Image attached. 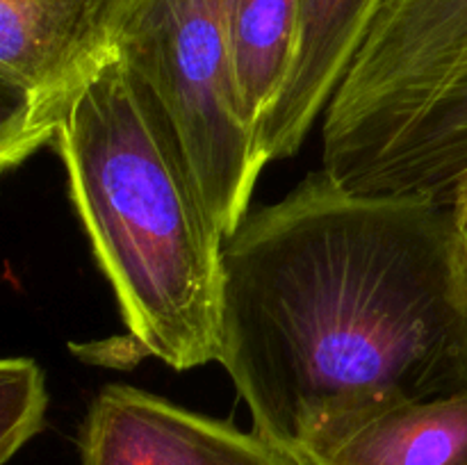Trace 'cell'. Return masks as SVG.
<instances>
[{
  "instance_id": "5",
  "label": "cell",
  "mask_w": 467,
  "mask_h": 465,
  "mask_svg": "<svg viewBox=\"0 0 467 465\" xmlns=\"http://www.w3.org/2000/svg\"><path fill=\"white\" fill-rule=\"evenodd\" d=\"M140 0H0V167L53 144L119 59Z\"/></svg>"
},
{
  "instance_id": "2",
  "label": "cell",
  "mask_w": 467,
  "mask_h": 465,
  "mask_svg": "<svg viewBox=\"0 0 467 465\" xmlns=\"http://www.w3.org/2000/svg\"><path fill=\"white\" fill-rule=\"evenodd\" d=\"M53 146L128 336L178 372L217 360L226 237L153 91L117 59Z\"/></svg>"
},
{
  "instance_id": "6",
  "label": "cell",
  "mask_w": 467,
  "mask_h": 465,
  "mask_svg": "<svg viewBox=\"0 0 467 465\" xmlns=\"http://www.w3.org/2000/svg\"><path fill=\"white\" fill-rule=\"evenodd\" d=\"M80 465H308L255 431H242L153 392L112 383L91 401Z\"/></svg>"
},
{
  "instance_id": "10",
  "label": "cell",
  "mask_w": 467,
  "mask_h": 465,
  "mask_svg": "<svg viewBox=\"0 0 467 465\" xmlns=\"http://www.w3.org/2000/svg\"><path fill=\"white\" fill-rule=\"evenodd\" d=\"M48 410L44 369L36 360L12 356L0 363V463H9L36 433Z\"/></svg>"
},
{
  "instance_id": "11",
  "label": "cell",
  "mask_w": 467,
  "mask_h": 465,
  "mask_svg": "<svg viewBox=\"0 0 467 465\" xmlns=\"http://www.w3.org/2000/svg\"><path fill=\"white\" fill-rule=\"evenodd\" d=\"M451 219H454V237H456V253H459L461 269L467 281V150L463 164H461L459 185H456L454 199H451Z\"/></svg>"
},
{
  "instance_id": "8",
  "label": "cell",
  "mask_w": 467,
  "mask_h": 465,
  "mask_svg": "<svg viewBox=\"0 0 467 465\" xmlns=\"http://www.w3.org/2000/svg\"><path fill=\"white\" fill-rule=\"evenodd\" d=\"M308 465H467V390L390 406L351 427Z\"/></svg>"
},
{
  "instance_id": "3",
  "label": "cell",
  "mask_w": 467,
  "mask_h": 465,
  "mask_svg": "<svg viewBox=\"0 0 467 465\" xmlns=\"http://www.w3.org/2000/svg\"><path fill=\"white\" fill-rule=\"evenodd\" d=\"M322 141V169L349 191L451 205L467 150V0H383Z\"/></svg>"
},
{
  "instance_id": "7",
  "label": "cell",
  "mask_w": 467,
  "mask_h": 465,
  "mask_svg": "<svg viewBox=\"0 0 467 465\" xmlns=\"http://www.w3.org/2000/svg\"><path fill=\"white\" fill-rule=\"evenodd\" d=\"M381 5L383 0H301L290 78L255 130L263 169L299 153L363 48Z\"/></svg>"
},
{
  "instance_id": "4",
  "label": "cell",
  "mask_w": 467,
  "mask_h": 465,
  "mask_svg": "<svg viewBox=\"0 0 467 465\" xmlns=\"http://www.w3.org/2000/svg\"><path fill=\"white\" fill-rule=\"evenodd\" d=\"M233 0H140L119 59L171 121L223 237L249 214L263 164L237 89Z\"/></svg>"
},
{
  "instance_id": "1",
  "label": "cell",
  "mask_w": 467,
  "mask_h": 465,
  "mask_svg": "<svg viewBox=\"0 0 467 465\" xmlns=\"http://www.w3.org/2000/svg\"><path fill=\"white\" fill-rule=\"evenodd\" d=\"M217 363L254 431L308 460L369 415L467 390L450 205L358 194L327 169L223 240Z\"/></svg>"
},
{
  "instance_id": "9",
  "label": "cell",
  "mask_w": 467,
  "mask_h": 465,
  "mask_svg": "<svg viewBox=\"0 0 467 465\" xmlns=\"http://www.w3.org/2000/svg\"><path fill=\"white\" fill-rule=\"evenodd\" d=\"M299 16L301 0H233L231 5L237 89L254 132L290 78Z\"/></svg>"
}]
</instances>
